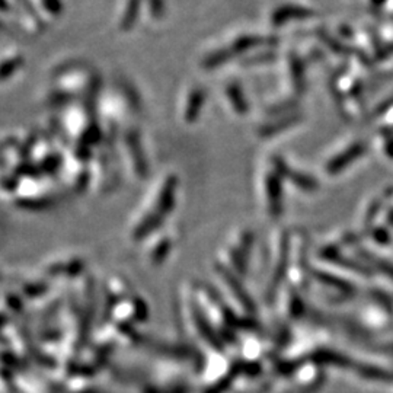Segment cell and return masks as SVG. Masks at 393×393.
Returning a JSON list of instances; mask_svg holds the SVG:
<instances>
[]
</instances>
